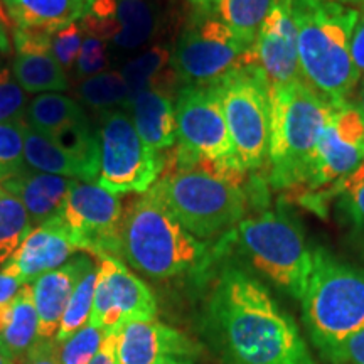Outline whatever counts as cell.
<instances>
[{
  "instance_id": "cell-1",
  "label": "cell",
  "mask_w": 364,
  "mask_h": 364,
  "mask_svg": "<svg viewBox=\"0 0 364 364\" xmlns=\"http://www.w3.org/2000/svg\"><path fill=\"white\" fill-rule=\"evenodd\" d=\"M206 332L228 364H317L294 318L241 268L226 267L218 277Z\"/></svg>"
},
{
  "instance_id": "cell-2",
  "label": "cell",
  "mask_w": 364,
  "mask_h": 364,
  "mask_svg": "<svg viewBox=\"0 0 364 364\" xmlns=\"http://www.w3.org/2000/svg\"><path fill=\"white\" fill-rule=\"evenodd\" d=\"M221 247L211 248L176 220L150 188L124 211L118 240V260L154 280H167L213 262Z\"/></svg>"
},
{
  "instance_id": "cell-3",
  "label": "cell",
  "mask_w": 364,
  "mask_h": 364,
  "mask_svg": "<svg viewBox=\"0 0 364 364\" xmlns=\"http://www.w3.org/2000/svg\"><path fill=\"white\" fill-rule=\"evenodd\" d=\"M300 76L332 105L348 102L359 76L351 56L358 9L336 0H292Z\"/></svg>"
},
{
  "instance_id": "cell-4",
  "label": "cell",
  "mask_w": 364,
  "mask_h": 364,
  "mask_svg": "<svg viewBox=\"0 0 364 364\" xmlns=\"http://www.w3.org/2000/svg\"><path fill=\"white\" fill-rule=\"evenodd\" d=\"M270 93V184L275 189L309 184L318 139L336 105L327 102L304 80L273 88Z\"/></svg>"
},
{
  "instance_id": "cell-5",
  "label": "cell",
  "mask_w": 364,
  "mask_h": 364,
  "mask_svg": "<svg viewBox=\"0 0 364 364\" xmlns=\"http://www.w3.org/2000/svg\"><path fill=\"white\" fill-rule=\"evenodd\" d=\"M312 344L329 363L364 327V272L324 248L312 252V272L299 300Z\"/></svg>"
},
{
  "instance_id": "cell-6",
  "label": "cell",
  "mask_w": 364,
  "mask_h": 364,
  "mask_svg": "<svg viewBox=\"0 0 364 364\" xmlns=\"http://www.w3.org/2000/svg\"><path fill=\"white\" fill-rule=\"evenodd\" d=\"M230 236L255 270L292 299H302L312 272V250L292 216L279 209L245 218Z\"/></svg>"
},
{
  "instance_id": "cell-7",
  "label": "cell",
  "mask_w": 364,
  "mask_h": 364,
  "mask_svg": "<svg viewBox=\"0 0 364 364\" xmlns=\"http://www.w3.org/2000/svg\"><path fill=\"white\" fill-rule=\"evenodd\" d=\"M154 191L167 209L198 240H211L233 230L248 211L247 191L199 169L176 167Z\"/></svg>"
},
{
  "instance_id": "cell-8",
  "label": "cell",
  "mask_w": 364,
  "mask_h": 364,
  "mask_svg": "<svg viewBox=\"0 0 364 364\" xmlns=\"http://www.w3.org/2000/svg\"><path fill=\"white\" fill-rule=\"evenodd\" d=\"M215 86L220 97L235 159L245 171L268 162L272 134L270 85L257 65L225 76Z\"/></svg>"
},
{
  "instance_id": "cell-9",
  "label": "cell",
  "mask_w": 364,
  "mask_h": 364,
  "mask_svg": "<svg viewBox=\"0 0 364 364\" xmlns=\"http://www.w3.org/2000/svg\"><path fill=\"white\" fill-rule=\"evenodd\" d=\"M171 65L184 85H211L257 65L255 44L245 43L211 9H203L177 39Z\"/></svg>"
},
{
  "instance_id": "cell-10",
  "label": "cell",
  "mask_w": 364,
  "mask_h": 364,
  "mask_svg": "<svg viewBox=\"0 0 364 364\" xmlns=\"http://www.w3.org/2000/svg\"><path fill=\"white\" fill-rule=\"evenodd\" d=\"M98 186L113 194H144L159 181L164 161L135 130L124 110H110L100 118Z\"/></svg>"
},
{
  "instance_id": "cell-11",
  "label": "cell",
  "mask_w": 364,
  "mask_h": 364,
  "mask_svg": "<svg viewBox=\"0 0 364 364\" xmlns=\"http://www.w3.org/2000/svg\"><path fill=\"white\" fill-rule=\"evenodd\" d=\"M174 107L179 142L174 162L208 159L238 164L215 86L182 85Z\"/></svg>"
},
{
  "instance_id": "cell-12",
  "label": "cell",
  "mask_w": 364,
  "mask_h": 364,
  "mask_svg": "<svg viewBox=\"0 0 364 364\" xmlns=\"http://www.w3.org/2000/svg\"><path fill=\"white\" fill-rule=\"evenodd\" d=\"M59 216L78 252L118 258L124 208L117 194L93 182L73 181Z\"/></svg>"
},
{
  "instance_id": "cell-13",
  "label": "cell",
  "mask_w": 364,
  "mask_h": 364,
  "mask_svg": "<svg viewBox=\"0 0 364 364\" xmlns=\"http://www.w3.org/2000/svg\"><path fill=\"white\" fill-rule=\"evenodd\" d=\"M152 290L115 257H100L98 280L88 324L110 332L127 321L156 318Z\"/></svg>"
},
{
  "instance_id": "cell-14",
  "label": "cell",
  "mask_w": 364,
  "mask_h": 364,
  "mask_svg": "<svg viewBox=\"0 0 364 364\" xmlns=\"http://www.w3.org/2000/svg\"><path fill=\"white\" fill-rule=\"evenodd\" d=\"M364 166V113L349 102L332 108L317 145L309 186H327L353 176Z\"/></svg>"
},
{
  "instance_id": "cell-15",
  "label": "cell",
  "mask_w": 364,
  "mask_h": 364,
  "mask_svg": "<svg viewBox=\"0 0 364 364\" xmlns=\"http://www.w3.org/2000/svg\"><path fill=\"white\" fill-rule=\"evenodd\" d=\"M255 53L257 66L262 70L270 90L302 80L292 0H279L275 4L258 31Z\"/></svg>"
},
{
  "instance_id": "cell-16",
  "label": "cell",
  "mask_w": 364,
  "mask_h": 364,
  "mask_svg": "<svg viewBox=\"0 0 364 364\" xmlns=\"http://www.w3.org/2000/svg\"><path fill=\"white\" fill-rule=\"evenodd\" d=\"M113 332L118 364H157L166 358H191L198 353L188 336L156 318L127 321Z\"/></svg>"
},
{
  "instance_id": "cell-17",
  "label": "cell",
  "mask_w": 364,
  "mask_h": 364,
  "mask_svg": "<svg viewBox=\"0 0 364 364\" xmlns=\"http://www.w3.org/2000/svg\"><path fill=\"white\" fill-rule=\"evenodd\" d=\"M78 252L61 216L33 228L4 270L19 279L22 285L33 284L44 273L56 270Z\"/></svg>"
},
{
  "instance_id": "cell-18",
  "label": "cell",
  "mask_w": 364,
  "mask_h": 364,
  "mask_svg": "<svg viewBox=\"0 0 364 364\" xmlns=\"http://www.w3.org/2000/svg\"><path fill=\"white\" fill-rule=\"evenodd\" d=\"M95 267L88 253L76 255L56 270L44 273L33 282V297L39 318V338L46 341L56 339L66 306L73 290L81 277Z\"/></svg>"
},
{
  "instance_id": "cell-19",
  "label": "cell",
  "mask_w": 364,
  "mask_h": 364,
  "mask_svg": "<svg viewBox=\"0 0 364 364\" xmlns=\"http://www.w3.org/2000/svg\"><path fill=\"white\" fill-rule=\"evenodd\" d=\"M73 181L75 179L46 172L24 171L4 181L2 186L24 204L36 228L59 216Z\"/></svg>"
},
{
  "instance_id": "cell-20",
  "label": "cell",
  "mask_w": 364,
  "mask_h": 364,
  "mask_svg": "<svg viewBox=\"0 0 364 364\" xmlns=\"http://www.w3.org/2000/svg\"><path fill=\"white\" fill-rule=\"evenodd\" d=\"M135 130L157 152L171 149L177 140L176 107L169 93L144 90L130 98L129 107Z\"/></svg>"
},
{
  "instance_id": "cell-21",
  "label": "cell",
  "mask_w": 364,
  "mask_h": 364,
  "mask_svg": "<svg viewBox=\"0 0 364 364\" xmlns=\"http://www.w3.org/2000/svg\"><path fill=\"white\" fill-rule=\"evenodd\" d=\"M14 29H39L54 34L81 21L90 0H2Z\"/></svg>"
},
{
  "instance_id": "cell-22",
  "label": "cell",
  "mask_w": 364,
  "mask_h": 364,
  "mask_svg": "<svg viewBox=\"0 0 364 364\" xmlns=\"http://www.w3.org/2000/svg\"><path fill=\"white\" fill-rule=\"evenodd\" d=\"M24 159L27 166L46 174L63 176L83 182L98 179L80 159L58 147L53 140L31 129L27 124L24 127Z\"/></svg>"
},
{
  "instance_id": "cell-23",
  "label": "cell",
  "mask_w": 364,
  "mask_h": 364,
  "mask_svg": "<svg viewBox=\"0 0 364 364\" xmlns=\"http://www.w3.org/2000/svg\"><path fill=\"white\" fill-rule=\"evenodd\" d=\"M39 341V318L34 306L33 285L26 284L12 300V317L6 331L0 334V349L14 363L24 361Z\"/></svg>"
},
{
  "instance_id": "cell-24",
  "label": "cell",
  "mask_w": 364,
  "mask_h": 364,
  "mask_svg": "<svg viewBox=\"0 0 364 364\" xmlns=\"http://www.w3.org/2000/svg\"><path fill=\"white\" fill-rule=\"evenodd\" d=\"M12 75L26 93H61L70 81L53 51L16 54Z\"/></svg>"
},
{
  "instance_id": "cell-25",
  "label": "cell",
  "mask_w": 364,
  "mask_h": 364,
  "mask_svg": "<svg viewBox=\"0 0 364 364\" xmlns=\"http://www.w3.org/2000/svg\"><path fill=\"white\" fill-rule=\"evenodd\" d=\"M88 118L83 105L61 93L38 95L26 110V124L44 136H51Z\"/></svg>"
},
{
  "instance_id": "cell-26",
  "label": "cell",
  "mask_w": 364,
  "mask_h": 364,
  "mask_svg": "<svg viewBox=\"0 0 364 364\" xmlns=\"http://www.w3.org/2000/svg\"><path fill=\"white\" fill-rule=\"evenodd\" d=\"M117 24L120 31L112 43L122 49H135L156 33V9L149 0H117Z\"/></svg>"
},
{
  "instance_id": "cell-27",
  "label": "cell",
  "mask_w": 364,
  "mask_h": 364,
  "mask_svg": "<svg viewBox=\"0 0 364 364\" xmlns=\"http://www.w3.org/2000/svg\"><path fill=\"white\" fill-rule=\"evenodd\" d=\"M171 51L164 46H156L127 63L122 70L127 86H129L130 98L144 90H159L169 91L167 80L176 76H166V68L171 65Z\"/></svg>"
},
{
  "instance_id": "cell-28",
  "label": "cell",
  "mask_w": 364,
  "mask_h": 364,
  "mask_svg": "<svg viewBox=\"0 0 364 364\" xmlns=\"http://www.w3.org/2000/svg\"><path fill=\"white\" fill-rule=\"evenodd\" d=\"M33 228L24 204L0 186V267L7 265Z\"/></svg>"
},
{
  "instance_id": "cell-29",
  "label": "cell",
  "mask_w": 364,
  "mask_h": 364,
  "mask_svg": "<svg viewBox=\"0 0 364 364\" xmlns=\"http://www.w3.org/2000/svg\"><path fill=\"white\" fill-rule=\"evenodd\" d=\"M80 102L100 113L129 107L130 93L120 71H102L81 81L76 88Z\"/></svg>"
},
{
  "instance_id": "cell-30",
  "label": "cell",
  "mask_w": 364,
  "mask_h": 364,
  "mask_svg": "<svg viewBox=\"0 0 364 364\" xmlns=\"http://www.w3.org/2000/svg\"><path fill=\"white\" fill-rule=\"evenodd\" d=\"M279 0H221L218 17L248 44H255L258 31Z\"/></svg>"
},
{
  "instance_id": "cell-31",
  "label": "cell",
  "mask_w": 364,
  "mask_h": 364,
  "mask_svg": "<svg viewBox=\"0 0 364 364\" xmlns=\"http://www.w3.org/2000/svg\"><path fill=\"white\" fill-rule=\"evenodd\" d=\"M97 280H98V268L91 267L90 270L81 277L78 284H76L70 302H68L66 306L65 316H63L61 326H59V331L56 336L58 343L66 341L70 336L75 334L76 331H80L81 327L88 324L91 307H93Z\"/></svg>"
},
{
  "instance_id": "cell-32",
  "label": "cell",
  "mask_w": 364,
  "mask_h": 364,
  "mask_svg": "<svg viewBox=\"0 0 364 364\" xmlns=\"http://www.w3.org/2000/svg\"><path fill=\"white\" fill-rule=\"evenodd\" d=\"M26 120L0 124V182L24 172Z\"/></svg>"
},
{
  "instance_id": "cell-33",
  "label": "cell",
  "mask_w": 364,
  "mask_h": 364,
  "mask_svg": "<svg viewBox=\"0 0 364 364\" xmlns=\"http://www.w3.org/2000/svg\"><path fill=\"white\" fill-rule=\"evenodd\" d=\"M105 334L107 332L100 331L98 327L91 324L81 327L66 341L59 343L61 364H90L95 354L98 353Z\"/></svg>"
},
{
  "instance_id": "cell-34",
  "label": "cell",
  "mask_w": 364,
  "mask_h": 364,
  "mask_svg": "<svg viewBox=\"0 0 364 364\" xmlns=\"http://www.w3.org/2000/svg\"><path fill=\"white\" fill-rule=\"evenodd\" d=\"M26 91L21 88L9 68H0V124L24 120L27 110Z\"/></svg>"
},
{
  "instance_id": "cell-35",
  "label": "cell",
  "mask_w": 364,
  "mask_h": 364,
  "mask_svg": "<svg viewBox=\"0 0 364 364\" xmlns=\"http://www.w3.org/2000/svg\"><path fill=\"white\" fill-rule=\"evenodd\" d=\"M85 41V33L81 29L80 22L68 24L58 33L53 34V53L59 65L63 68H71L78 61L81 46Z\"/></svg>"
},
{
  "instance_id": "cell-36",
  "label": "cell",
  "mask_w": 364,
  "mask_h": 364,
  "mask_svg": "<svg viewBox=\"0 0 364 364\" xmlns=\"http://www.w3.org/2000/svg\"><path fill=\"white\" fill-rule=\"evenodd\" d=\"M108 65L107 58V43L102 39L91 38V36H85L83 46L76 61V70H78L80 76H95L102 73L105 66Z\"/></svg>"
},
{
  "instance_id": "cell-37",
  "label": "cell",
  "mask_w": 364,
  "mask_h": 364,
  "mask_svg": "<svg viewBox=\"0 0 364 364\" xmlns=\"http://www.w3.org/2000/svg\"><path fill=\"white\" fill-rule=\"evenodd\" d=\"M349 179L351 184L343 188V208L354 225L364 231V166Z\"/></svg>"
},
{
  "instance_id": "cell-38",
  "label": "cell",
  "mask_w": 364,
  "mask_h": 364,
  "mask_svg": "<svg viewBox=\"0 0 364 364\" xmlns=\"http://www.w3.org/2000/svg\"><path fill=\"white\" fill-rule=\"evenodd\" d=\"M332 364H364V327L344 341Z\"/></svg>"
},
{
  "instance_id": "cell-39",
  "label": "cell",
  "mask_w": 364,
  "mask_h": 364,
  "mask_svg": "<svg viewBox=\"0 0 364 364\" xmlns=\"http://www.w3.org/2000/svg\"><path fill=\"white\" fill-rule=\"evenodd\" d=\"M351 56L359 80H364V6L358 9V19L351 36Z\"/></svg>"
},
{
  "instance_id": "cell-40",
  "label": "cell",
  "mask_w": 364,
  "mask_h": 364,
  "mask_svg": "<svg viewBox=\"0 0 364 364\" xmlns=\"http://www.w3.org/2000/svg\"><path fill=\"white\" fill-rule=\"evenodd\" d=\"M24 364H61L59 358V343L56 339H41L24 358Z\"/></svg>"
},
{
  "instance_id": "cell-41",
  "label": "cell",
  "mask_w": 364,
  "mask_h": 364,
  "mask_svg": "<svg viewBox=\"0 0 364 364\" xmlns=\"http://www.w3.org/2000/svg\"><path fill=\"white\" fill-rule=\"evenodd\" d=\"M90 364H118L115 353V332L110 331L105 334L98 353L91 359Z\"/></svg>"
},
{
  "instance_id": "cell-42",
  "label": "cell",
  "mask_w": 364,
  "mask_h": 364,
  "mask_svg": "<svg viewBox=\"0 0 364 364\" xmlns=\"http://www.w3.org/2000/svg\"><path fill=\"white\" fill-rule=\"evenodd\" d=\"M22 284L19 282V279L9 273L7 270H0V304L9 302L16 297L17 292L21 290Z\"/></svg>"
},
{
  "instance_id": "cell-43",
  "label": "cell",
  "mask_w": 364,
  "mask_h": 364,
  "mask_svg": "<svg viewBox=\"0 0 364 364\" xmlns=\"http://www.w3.org/2000/svg\"><path fill=\"white\" fill-rule=\"evenodd\" d=\"M12 300L0 304V334H2V332L6 331V327L9 326V322H11V317H12Z\"/></svg>"
},
{
  "instance_id": "cell-44",
  "label": "cell",
  "mask_w": 364,
  "mask_h": 364,
  "mask_svg": "<svg viewBox=\"0 0 364 364\" xmlns=\"http://www.w3.org/2000/svg\"><path fill=\"white\" fill-rule=\"evenodd\" d=\"M11 53V39H9V29L0 22V54Z\"/></svg>"
},
{
  "instance_id": "cell-45",
  "label": "cell",
  "mask_w": 364,
  "mask_h": 364,
  "mask_svg": "<svg viewBox=\"0 0 364 364\" xmlns=\"http://www.w3.org/2000/svg\"><path fill=\"white\" fill-rule=\"evenodd\" d=\"M0 22H2V24L6 26L9 31H14V24H12L11 17H9V14H7V11H6V7H4V2H2V0H0Z\"/></svg>"
},
{
  "instance_id": "cell-46",
  "label": "cell",
  "mask_w": 364,
  "mask_h": 364,
  "mask_svg": "<svg viewBox=\"0 0 364 364\" xmlns=\"http://www.w3.org/2000/svg\"><path fill=\"white\" fill-rule=\"evenodd\" d=\"M189 2L199 9H215L221 0H189Z\"/></svg>"
},
{
  "instance_id": "cell-47",
  "label": "cell",
  "mask_w": 364,
  "mask_h": 364,
  "mask_svg": "<svg viewBox=\"0 0 364 364\" xmlns=\"http://www.w3.org/2000/svg\"><path fill=\"white\" fill-rule=\"evenodd\" d=\"M157 364H194L191 361V358H166Z\"/></svg>"
},
{
  "instance_id": "cell-48",
  "label": "cell",
  "mask_w": 364,
  "mask_h": 364,
  "mask_svg": "<svg viewBox=\"0 0 364 364\" xmlns=\"http://www.w3.org/2000/svg\"><path fill=\"white\" fill-rule=\"evenodd\" d=\"M336 2H341V4H346V6H364V0H336Z\"/></svg>"
},
{
  "instance_id": "cell-49",
  "label": "cell",
  "mask_w": 364,
  "mask_h": 364,
  "mask_svg": "<svg viewBox=\"0 0 364 364\" xmlns=\"http://www.w3.org/2000/svg\"><path fill=\"white\" fill-rule=\"evenodd\" d=\"M0 364H16V363H14V361H12V359L7 356V354H6V353H4V351H2V349H0Z\"/></svg>"
},
{
  "instance_id": "cell-50",
  "label": "cell",
  "mask_w": 364,
  "mask_h": 364,
  "mask_svg": "<svg viewBox=\"0 0 364 364\" xmlns=\"http://www.w3.org/2000/svg\"><path fill=\"white\" fill-rule=\"evenodd\" d=\"M359 108H361V112L364 113V80H363V88H361V95H359Z\"/></svg>"
}]
</instances>
